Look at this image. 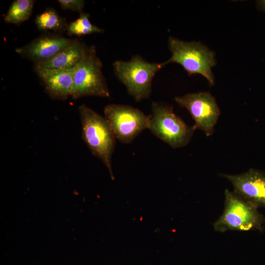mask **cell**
<instances>
[{
	"label": "cell",
	"mask_w": 265,
	"mask_h": 265,
	"mask_svg": "<svg viewBox=\"0 0 265 265\" xmlns=\"http://www.w3.org/2000/svg\"><path fill=\"white\" fill-rule=\"evenodd\" d=\"M80 14L79 18L68 25L67 31L69 34L81 36L104 32L103 29L91 23L88 14Z\"/></svg>",
	"instance_id": "14"
},
{
	"label": "cell",
	"mask_w": 265,
	"mask_h": 265,
	"mask_svg": "<svg viewBox=\"0 0 265 265\" xmlns=\"http://www.w3.org/2000/svg\"><path fill=\"white\" fill-rule=\"evenodd\" d=\"M256 5L258 10L265 12V0H256Z\"/></svg>",
	"instance_id": "17"
},
{
	"label": "cell",
	"mask_w": 265,
	"mask_h": 265,
	"mask_svg": "<svg viewBox=\"0 0 265 265\" xmlns=\"http://www.w3.org/2000/svg\"><path fill=\"white\" fill-rule=\"evenodd\" d=\"M73 40L61 36H45L17 48L16 52L37 63L53 58L70 45Z\"/></svg>",
	"instance_id": "10"
},
{
	"label": "cell",
	"mask_w": 265,
	"mask_h": 265,
	"mask_svg": "<svg viewBox=\"0 0 265 265\" xmlns=\"http://www.w3.org/2000/svg\"><path fill=\"white\" fill-rule=\"evenodd\" d=\"M168 47L171 56L164 62L165 65L179 64L189 76L200 74L211 85H214L212 68L216 65V59L212 51L200 42H186L171 36L168 38Z\"/></svg>",
	"instance_id": "2"
},
{
	"label": "cell",
	"mask_w": 265,
	"mask_h": 265,
	"mask_svg": "<svg viewBox=\"0 0 265 265\" xmlns=\"http://www.w3.org/2000/svg\"><path fill=\"white\" fill-rule=\"evenodd\" d=\"M224 196V211L213 225L215 231L263 230L264 218L257 207L227 189Z\"/></svg>",
	"instance_id": "4"
},
{
	"label": "cell",
	"mask_w": 265,
	"mask_h": 265,
	"mask_svg": "<svg viewBox=\"0 0 265 265\" xmlns=\"http://www.w3.org/2000/svg\"><path fill=\"white\" fill-rule=\"evenodd\" d=\"M87 48L73 40L67 48L47 60L35 64L36 70L44 69H72L77 68L85 57Z\"/></svg>",
	"instance_id": "12"
},
{
	"label": "cell",
	"mask_w": 265,
	"mask_h": 265,
	"mask_svg": "<svg viewBox=\"0 0 265 265\" xmlns=\"http://www.w3.org/2000/svg\"><path fill=\"white\" fill-rule=\"evenodd\" d=\"M76 69H44L36 71L50 95L56 98L65 99L72 96Z\"/></svg>",
	"instance_id": "11"
},
{
	"label": "cell",
	"mask_w": 265,
	"mask_h": 265,
	"mask_svg": "<svg viewBox=\"0 0 265 265\" xmlns=\"http://www.w3.org/2000/svg\"><path fill=\"white\" fill-rule=\"evenodd\" d=\"M35 23L37 27L42 30H58L63 26L62 18L54 10L50 8L38 15Z\"/></svg>",
	"instance_id": "15"
},
{
	"label": "cell",
	"mask_w": 265,
	"mask_h": 265,
	"mask_svg": "<svg viewBox=\"0 0 265 265\" xmlns=\"http://www.w3.org/2000/svg\"><path fill=\"white\" fill-rule=\"evenodd\" d=\"M175 101L189 111L194 121V130L199 129L207 136L212 134L220 111L211 94L209 92L188 93L175 97Z\"/></svg>",
	"instance_id": "8"
},
{
	"label": "cell",
	"mask_w": 265,
	"mask_h": 265,
	"mask_svg": "<svg viewBox=\"0 0 265 265\" xmlns=\"http://www.w3.org/2000/svg\"><path fill=\"white\" fill-rule=\"evenodd\" d=\"M104 114L115 138L123 143H131L149 127L150 115L130 106L108 105Z\"/></svg>",
	"instance_id": "7"
},
{
	"label": "cell",
	"mask_w": 265,
	"mask_h": 265,
	"mask_svg": "<svg viewBox=\"0 0 265 265\" xmlns=\"http://www.w3.org/2000/svg\"><path fill=\"white\" fill-rule=\"evenodd\" d=\"M102 67L95 47L87 48L84 58L75 70L71 96L73 99L88 96L110 97Z\"/></svg>",
	"instance_id": "6"
},
{
	"label": "cell",
	"mask_w": 265,
	"mask_h": 265,
	"mask_svg": "<svg viewBox=\"0 0 265 265\" xmlns=\"http://www.w3.org/2000/svg\"><path fill=\"white\" fill-rule=\"evenodd\" d=\"M82 137L92 153L102 161L112 180L114 179L111 158L115 145V137L107 121L85 105L79 107Z\"/></svg>",
	"instance_id": "1"
},
{
	"label": "cell",
	"mask_w": 265,
	"mask_h": 265,
	"mask_svg": "<svg viewBox=\"0 0 265 265\" xmlns=\"http://www.w3.org/2000/svg\"><path fill=\"white\" fill-rule=\"evenodd\" d=\"M164 66V62H149L138 55L129 61L116 60L113 64L116 77L136 101L149 98L153 79Z\"/></svg>",
	"instance_id": "3"
},
{
	"label": "cell",
	"mask_w": 265,
	"mask_h": 265,
	"mask_svg": "<svg viewBox=\"0 0 265 265\" xmlns=\"http://www.w3.org/2000/svg\"><path fill=\"white\" fill-rule=\"evenodd\" d=\"M233 185L234 192L258 208H265V173L250 168L236 175L220 173Z\"/></svg>",
	"instance_id": "9"
},
{
	"label": "cell",
	"mask_w": 265,
	"mask_h": 265,
	"mask_svg": "<svg viewBox=\"0 0 265 265\" xmlns=\"http://www.w3.org/2000/svg\"><path fill=\"white\" fill-rule=\"evenodd\" d=\"M61 7L64 10H71L82 13L84 5L82 0H58Z\"/></svg>",
	"instance_id": "16"
},
{
	"label": "cell",
	"mask_w": 265,
	"mask_h": 265,
	"mask_svg": "<svg viewBox=\"0 0 265 265\" xmlns=\"http://www.w3.org/2000/svg\"><path fill=\"white\" fill-rule=\"evenodd\" d=\"M151 109L148 128L151 132L173 148L189 142L194 130L175 114L172 106L153 102Z\"/></svg>",
	"instance_id": "5"
},
{
	"label": "cell",
	"mask_w": 265,
	"mask_h": 265,
	"mask_svg": "<svg viewBox=\"0 0 265 265\" xmlns=\"http://www.w3.org/2000/svg\"><path fill=\"white\" fill-rule=\"evenodd\" d=\"M32 0H16L11 4L4 20L6 23L19 24L30 17L34 4Z\"/></svg>",
	"instance_id": "13"
}]
</instances>
